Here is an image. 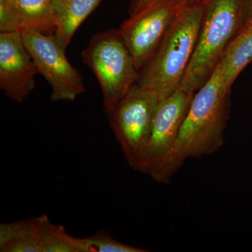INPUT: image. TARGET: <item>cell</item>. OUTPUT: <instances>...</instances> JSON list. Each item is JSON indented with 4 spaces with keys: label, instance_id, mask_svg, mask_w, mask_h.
<instances>
[{
    "label": "cell",
    "instance_id": "6da1fadb",
    "mask_svg": "<svg viewBox=\"0 0 252 252\" xmlns=\"http://www.w3.org/2000/svg\"><path fill=\"white\" fill-rule=\"evenodd\" d=\"M230 94V90L221 85L216 68L194 94L169 164L170 179L187 158L212 155L221 148L229 119Z\"/></svg>",
    "mask_w": 252,
    "mask_h": 252
},
{
    "label": "cell",
    "instance_id": "7a4b0ae2",
    "mask_svg": "<svg viewBox=\"0 0 252 252\" xmlns=\"http://www.w3.org/2000/svg\"><path fill=\"white\" fill-rule=\"evenodd\" d=\"M203 3L181 5L178 14L158 48L139 72L137 84L166 98L181 84L198 41Z\"/></svg>",
    "mask_w": 252,
    "mask_h": 252
},
{
    "label": "cell",
    "instance_id": "3957f363",
    "mask_svg": "<svg viewBox=\"0 0 252 252\" xmlns=\"http://www.w3.org/2000/svg\"><path fill=\"white\" fill-rule=\"evenodd\" d=\"M195 51L180 89L195 94L209 80L223 51L243 27V0H203Z\"/></svg>",
    "mask_w": 252,
    "mask_h": 252
},
{
    "label": "cell",
    "instance_id": "277c9868",
    "mask_svg": "<svg viewBox=\"0 0 252 252\" xmlns=\"http://www.w3.org/2000/svg\"><path fill=\"white\" fill-rule=\"evenodd\" d=\"M81 56L100 85L104 110L110 112L137 84L140 72L119 30L94 34Z\"/></svg>",
    "mask_w": 252,
    "mask_h": 252
},
{
    "label": "cell",
    "instance_id": "5b68a950",
    "mask_svg": "<svg viewBox=\"0 0 252 252\" xmlns=\"http://www.w3.org/2000/svg\"><path fill=\"white\" fill-rule=\"evenodd\" d=\"M160 100L157 93L136 84L107 112L113 132L133 170L148 144Z\"/></svg>",
    "mask_w": 252,
    "mask_h": 252
},
{
    "label": "cell",
    "instance_id": "8992f818",
    "mask_svg": "<svg viewBox=\"0 0 252 252\" xmlns=\"http://www.w3.org/2000/svg\"><path fill=\"white\" fill-rule=\"evenodd\" d=\"M193 95L179 89L160 100L150 138L136 171L149 176L158 183L170 182L169 164Z\"/></svg>",
    "mask_w": 252,
    "mask_h": 252
},
{
    "label": "cell",
    "instance_id": "52a82bcc",
    "mask_svg": "<svg viewBox=\"0 0 252 252\" xmlns=\"http://www.w3.org/2000/svg\"><path fill=\"white\" fill-rule=\"evenodd\" d=\"M21 32L39 74L51 86L52 102L74 101L85 92L82 77L68 61L65 49L59 44L55 34L34 31Z\"/></svg>",
    "mask_w": 252,
    "mask_h": 252
},
{
    "label": "cell",
    "instance_id": "ba28073f",
    "mask_svg": "<svg viewBox=\"0 0 252 252\" xmlns=\"http://www.w3.org/2000/svg\"><path fill=\"white\" fill-rule=\"evenodd\" d=\"M180 0L158 3L130 16L119 28L139 72L153 56L175 21Z\"/></svg>",
    "mask_w": 252,
    "mask_h": 252
},
{
    "label": "cell",
    "instance_id": "9c48e42d",
    "mask_svg": "<svg viewBox=\"0 0 252 252\" xmlns=\"http://www.w3.org/2000/svg\"><path fill=\"white\" fill-rule=\"evenodd\" d=\"M37 74L21 32L0 33V88L6 97L23 102L34 89Z\"/></svg>",
    "mask_w": 252,
    "mask_h": 252
},
{
    "label": "cell",
    "instance_id": "30bf717a",
    "mask_svg": "<svg viewBox=\"0 0 252 252\" xmlns=\"http://www.w3.org/2000/svg\"><path fill=\"white\" fill-rule=\"evenodd\" d=\"M252 62V24L243 26L226 46L217 65L221 85L231 89L235 79Z\"/></svg>",
    "mask_w": 252,
    "mask_h": 252
},
{
    "label": "cell",
    "instance_id": "8fae6325",
    "mask_svg": "<svg viewBox=\"0 0 252 252\" xmlns=\"http://www.w3.org/2000/svg\"><path fill=\"white\" fill-rule=\"evenodd\" d=\"M0 252H41V216L1 223Z\"/></svg>",
    "mask_w": 252,
    "mask_h": 252
},
{
    "label": "cell",
    "instance_id": "7c38bea8",
    "mask_svg": "<svg viewBox=\"0 0 252 252\" xmlns=\"http://www.w3.org/2000/svg\"><path fill=\"white\" fill-rule=\"evenodd\" d=\"M102 0H56L55 35L66 49L79 26Z\"/></svg>",
    "mask_w": 252,
    "mask_h": 252
},
{
    "label": "cell",
    "instance_id": "4fadbf2b",
    "mask_svg": "<svg viewBox=\"0 0 252 252\" xmlns=\"http://www.w3.org/2000/svg\"><path fill=\"white\" fill-rule=\"evenodd\" d=\"M56 0H16L20 31H34L54 34Z\"/></svg>",
    "mask_w": 252,
    "mask_h": 252
},
{
    "label": "cell",
    "instance_id": "5bb4252c",
    "mask_svg": "<svg viewBox=\"0 0 252 252\" xmlns=\"http://www.w3.org/2000/svg\"><path fill=\"white\" fill-rule=\"evenodd\" d=\"M41 252H88L86 239L68 234L62 225L54 224L41 215Z\"/></svg>",
    "mask_w": 252,
    "mask_h": 252
},
{
    "label": "cell",
    "instance_id": "9a60e30c",
    "mask_svg": "<svg viewBox=\"0 0 252 252\" xmlns=\"http://www.w3.org/2000/svg\"><path fill=\"white\" fill-rule=\"evenodd\" d=\"M88 252H146L149 250L120 243L102 230L85 238Z\"/></svg>",
    "mask_w": 252,
    "mask_h": 252
},
{
    "label": "cell",
    "instance_id": "2e32d148",
    "mask_svg": "<svg viewBox=\"0 0 252 252\" xmlns=\"http://www.w3.org/2000/svg\"><path fill=\"white\" fill-rule=\"evenodd\" d=\"M17 31H20V28L16 3L0 0V32H11Z\"/></svg>",
    "mask_w": 252,
    "mask_h": 252
},
{
    "label": "cell",
    "instance_id": "e0dca14e",
    "mask_svg": "<svg viewBox=\"0 0 252 252\" xmlns=\"http://www.w3.org/2000/svg\"><path fill=\"white\" fill-rule=\"evenodd\" d=\"M167 1L172 0H132L129 9V15L132 16L152 5Z\"/></svg>",
    "mask_w": 252,
    "mask_h": 252
},
{
    "label": "cell",
    "instance_id": "ac0fdd59",
    "mask_svg": "<svg viewBox=\"0 0 252 252\" xmlns=\"http://www.w3.org/2000/svg\"><path fill=\"white\" fill-rule=\"evenodd\" d=\"M243 26L252 24V0H243Z\"/></svg>",
    "mask_w": 252,
    "mask_h": 252
},
{
    "label": "cell",
    "instance_id": "d6986e66",
    "mask_svg": "<svg viewBox=\"0 0 252 252\" xmlns=\"http://www.w3.org/2000/svg\"><path fill=\"white\" fill-rule=\"evenodd\" d=\"M181 4L184 5H193L201 3L203 0H180Z\"/></svg>",
    "mask_w": 252,
    "mask_h": 252
},
{
    "label": "cell",
    "instance_id": "ffe728a7",
    "mask_svg": "<svg viewBox=\"0 0 252 252\" xmlns=\"http://www.w3.org/2000/svg\"><path fill=\"white\" fill-rule=\"evenodd\" d=\"M6 1H9L11 3H16V0H6Z\"/></svg>",
    "mask_w": 252,
    "mask_h": 252
}]
</instances>
